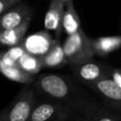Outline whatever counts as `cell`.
<instances>
[{"instance_id": "obj_1", "label": "cell", "mask_w": 121, "mask_h": 121, "mask_svg": "<svg viewBox=\"0 0 121 121\" xmlns=\"http://www.w3.org/2000/svg\"><path fill=\"white\" fill-rule=\"evenodd\" d=\"M78 82L64 75L40 74L35 77L32 87L49 100L60 102L80 112L92 99Z\"/></svg>"}, {"instance_id": "obj_2", "label": "cell", "mask_w": 121, "mask_h": 121, "mask_svg": "<svg viewBox=\"0 0 121 121\" xmlns=\"http://www.w3.org/2000/svg\"><path fill=\"white\" fill-rule=\"evenodd\" d=\"M33 87L26 85L0 113V121H29L32 111L38 102Z\"/></svg>"}, {"instance_id": "obj_3", "label": "cell", "mask_w": 121, "mask_h": 121, "mask_svg": "<svg viewBox=\"0 0 121 121\" xmlns=\"http://www.w3.org/2000/svg\"><path fill=\"white\" fill-rule=\"evenodd\" d=\"M62 46L69 65H77L92 60L95 56L92 40L89 39L83 29L75 34L68 35Z\"/></svg>"}, {"instance_id": "obj_4", "label": "cell", "mask_w": 121, "mask_h": 121, "mask_svg": "<svg viewBox=\"0 0 121 121\" xmlns=\"http://www.w3.org/2000/svg\"><path fill=\"white\" fill-rule=\"evenodd\" d=\"M77 112L70 106L48 99L36 103L29 121H66L77 117Z\"/></svg>"}, {"instance_id": "obj_5", "label": "cell", "mask_w": 121, "mask_h": 121, "mask_svg": "<svg viewBox=\"0 0 121 121\" xmlns=\"http://www.w3.org/2000/svg\"><path fill=\"white\" fill-rule=\"evenodd\" d=\"M69 66L76 79L88 88H90L97 80L109 76L111 69L112 68L107 63L97 62L94 60Z\"/></svg>"}, {"instance_id": "obj_6", "label": "cell", "mask_w": 121, "mask_h": 121, "mask_svg": "<svg viewBox=\"0 0 121 121\" xmlns=\"http://www.w3.org/2000/svg\"><path fill=\"white\" fill-rule=\"evenodd\" d=\"M90 89L97 94L107 106L121 112V88L110 76L97 80Z\"/></svg>"}, {"instance_id": "obj_7", "label": "cell", "mask_w": 121, "mask_h": 121, "mask_svg": "<svg viewBox=\"0 0 121 121\" xmlns=\"http://www.w3.org/2000/svg\"><path fill=\"white\" fill-rule=\"evenodd\" d=\"M82 121H121V112L110 108L104 102L91 100L81 111Z\"/></svg>"}, {"instance_id": "obj_8", "label": "cell", "mask_w": 121, "mask_h": 121, "mask_svg": "<svg viewBox=\"0 0 121 121\" xmlns=\"http://www.w3.org/2000/svg\"><path fill=\"white\" fill-rule=\"evenodd\" d=\"M32 9L26 3L19 4L5 13L1 14L0 26L1 29L17 27L26 23H29L32 18Z\"/></svg>"}, {"instance_id": "obj_9", "label": "cell", "mask_w": 121, "mask_h": 121, "mask_svg": "<svg viewBox=\"0 0 121 121\" xmlns=\"http://www.w3.org/2000/svg\"><path fill=\"white\" fill-rule=\"evenodd\" d=\"M57 39H53L49 33L45 31H39L26 37L22 44L25 49L36 56H43L55 43Z\"/></svg>"}, {"instance_id": "obj_10", "label": "cell", "mask_w": 121, "mask_h": 121, "mask_svg": "<svg viewBox=\"0 0 121 121\" xmlns=\"http://www.w3.org/2000/svg\"><path fill=\"white\" fill-rule=\"evenodd\" d=\"M65 5L61 0H51L47 11L44 15L43 26L45 29L55 32L56 39L60 36L62 28V19L65 10Z\"/></svg>"}, {"instance_id": "obj_11", "label": "cell", "mask_w": 121, "mask_h": 121, "mask_svg": "<svg viewBox=\"0 0 121 121\" xmlns=\"http://www.w3.org/2000/svg\"><path fill=\"white\" fill-rule=\"evenodd\" d=\"M43 68H60L66 64L68 61L66 60L62 43L57 39L53 46L41 57Z\"/></svg>"}, {"instance_id": "obj_12", "label": "cell", "mask_w": 121, "mask_h": 121, "mask_svg": "<svg viewBox=\"0 0 121 121\" xmlns=\"http://www.w3.org/2000/svg\"><path fill=\"white\" fill-rule=\"evenodd\" d=\"M95 54L99 57H106L121 47V35L104 36L92 39Z\"/></svg>"}, {"instance_id": "obj_13", "label": "cell", "mask_w": 121, "mask_h": 121, "mask_svg": "<svg viewBox=\"0 0 121 121\" xmlns=\"http://www.w3.org/2000/svg\"><path fill=\"white\" fill-rule=\"evenodd\" d=\"M0 71L3 74V76L6 77L8 79L25 85H32V83L35 80V76L26 72L18 64L7 65L0 63Z\"/></svg>"}, {"instance_id": "obj_14", "label": "cell", "mask_w": 121, "mask_h": 121, "mask_svg": "<svg viewBox=\"0 0 121 121\" xmlns=\"http://www.w3.org/2000/svg\"><path fill=\"white\" fill-rule=\"evenodd\" d=\"M29 23H26L22 26L13 28L8 29H1L0 32V43L5 46H14L17 44L22 43L23 40L25 39L26 33L28 29Z\"/></svg>"}, {"instance_id": "obj_15", "label": "cell", "mask_w": 121, "mask_h": 121, "mask_svg": "<svg viewBox=\"0 0 121 121\" xmlns=\"http://www.w3.org/2000/svg\"><path fill=\"white\" fill-rule=\"evenodd\" d=\"M62 28L67 36L75 34L82 29L80 26V19L74 4L67 6L64 10L62 19Z\"/></svg>"}, {"instance_id": "obj_16", "label": "cell", "mask_w": 121, "mask_h": 121, "mask_svg": "<svg viewBox=\"0 0 121 121\" xmlns=\"http://www.w3.org/2000/svg\"><path fill=\"white\" fill-rule=\"evenodd\" d=\"M18 65L23 70H25L26 72H27L30 75H33L35 77H36V75L39 74V72L43 68L41 57L33 55L27 51L21 57V59L18 61Z\"/></svg>"}, {"instance_id": "obj_17", "label": "cell", "mask_w": 121, "mask_h": 121, "mask_svg": "<svg viewBox=\"0 0 121 121\" xmlns=\"http://www.w3.org/2000/svg\"><path fill=\"white\" fill-rule=\"evenodd\" d=\"M26 52L25 47L23 46L22 43L10 46L9 49L1 53V58H0V63L7 64V65H15L18 64L19 60L21 57Z\"/></svg>"}, {"instance_id": "obj_18", "label": "cell", "mask_w": 121, "mask_h": 121, "mask_svg": "<svg viewBox=\"0 0 121 121\" xmlns=\"http://www.w3.org/2000/svg\"><path fill=\"white\" fill-rule=\"evenodd\" d=\"M23 0H0V14L5 13L13 7L19 5Z\"/></svg>"}, {"instance_id": "obj_19", "label": "cell", "mask_w": 121, "mask_h": 121, "mask_svg": "<svg viewBox=\"0 0 121 121\" xmlns=\"http://www.w3.org/2000/svg\"><path fill=\"white\" fill-rule=\"evenodd\" d=\"M110 78L121 88V67L120 68H112L110 72Z\"/></svg>"}, {"instance_id": "obj_20", "label": "cell", "mask_w": 121, "mask_h": 121, "mask_svg": "<svg viewBox=\"0 0 121 121\" xmlns=\"http://www.w3.org/2000/svg\"><path fill=\"white\" fill-rule=\"evenodd\" d=\"M61 1L64 3L65 7H67V6H69V5L74 4V1H73V0H61Z\"/></svg>"}]
</instances>
